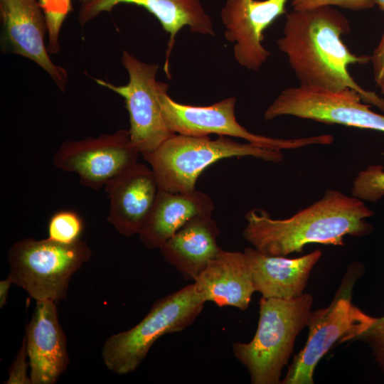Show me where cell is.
Here are the masks:
<instances>
[{"instance_id":"e0dca14e","label":"cell","mask_w":384,"mask_h":384,"mask_svg":"<svg viewBox=\"0 0 384 384\" xmlns=\"http://www.w3.org/2000/svg\"><path fill=\"white\" fill-rule=\"evenodd\" d=\"M196 290L205 302L217 306L249 307L255 292L246 254L221 250L193 280Z\"/></svg>"},{"instance_id":"7402d4cb","label":"cell","mask_w":384,"mask_h":384,"mask_svg":"<svg viewBox=\"0 0 384 384\" xmlns=\"http://www.w3.org/2000/svg\"><path fill=\"white\" fill-rule=\"evenodd\" d=\"M46 18L48 28L47 48L50 55L60 49L61 28L68 15L73 11L71 0H38Z\"/></svg>"},{"instance_id":"cb8c5ba5","label":"cell","mask_w":384,"mask_h":384,"mask_svg":"<svg viewBox=\"0 0 384 384\" xmlns=\"http://www.w3.org/2000/svg\"><path fill=\"white\" fill-rule=\"evenodd\" d=\"M358 339L369 346L375 362L384 373V316L380 318L376 317L372 326Z\"/></svg>"},{"instance_id":"ba28073f","label":"cell","mask_w":384,"mask_h":384,"mask_svg":"<svg viewBox=\"0 0 384 384\" xmlns=\"http://www.w3.org/2000/svg\"><path fill=\"white\" fill-rule=\"evenodd\" d=\"M169 85L162 82L159 102L167 127L174 134L203 137L211 134L245 139L258 147L282 151L310 145H329L334 138L320 134L296 139H279L252 133L239 124L235 115L236 97H230L208 106L178 103L168 94Z\"/></svg>"},{"instance_id":"484cf974","label":"cell","mask_w":384,"mask_h":384,"mask_svg":"<svg viewBox=\"0 0 384 384\" xmlns=\"http://www.w3.org/2000/svg\"><path fill=\"white\" fill-rule=\"evenodd\" d=\"M28 353L26 349V337L24 336L21 346L17 355L8 371L6 384H32L30 376L27 375L28 363L26 358Z\"/></svg>"},{"instance_id":"277c9868","label":"cell","mask_w":384,"mask_h":384,"mask_svg":"<svg viewBox=\"0 0 384 384\" xmlns=\"http://www.w3.org/2000/svg\"><path fill=\"white\" fill-rule=\"evenodd\" d=\"M154 171L159 189L189 193L196 189L201 173L216 161L233 157L252 156L279 163L282 151L268 150L249 142L241 143L226 136L212 139L174 134L155 150L142 154Z\"/></svg>"},{"instance_id":"9c48e42d","label":"cell","mask_w":384,"mask_h":384,"mask_svg":"<svg viewBox=\"0 0 384 384\" xmlns=\"http://www.w3.org/2000/svg\"><path fill=\"white\" fill-rule=\"evenodd\" d=\"M121 61L129 76L126 85L95 80L124 99L132 143L142 154L151 152L174 134L165 123L159 102L162 83L156 80L159 65L143 62L127 50H123Z\"/></svg>"},{"instance_id":"6da1fadb","label":"cell","mask_w":384,"mask_h":384,"mask_svg":"<svg viewBox=\"0 0 384 384\" xmlns=\"http://www.w3.org/2000/svg\"><path fill=\"white\" fill-rule=\"evenodd\" d=\"M350 32L347 18L331 6L293 11L286 15L283 36L277 41L299 85L338 92L352 89L362 101L384 112V99L360 86L348 66L364 65L370 56L351 53L342 40Z\"/></svg>"},{"instance_id":"603a6c76","label":"cell","mask_w":384,"mask_h":384,"mask_svg":"<svg viewBox=\"0 0 384 384\" xmlns=\"http://www.w3.org/2000/svg\"><path fill=\"white\" fill-rule=\"evenodd\" d=\"M351 196L363 201L376 202L384 196V167L369 165L353 180Z\"/></svg>"},{"instance_id":"2e32d148","label":"cell","mask_w":384,"mask_h":384,"mask_svg":"<svg viewBox=\"0 0 384 384\" xmlns=\"http://www.w3.org/2000/svg\"><path fill=\"white\" fill-rule=\"evenodd\" d=\"M110 201L107 220L121 235L138 234L159 191L151 169L137 161L104 186Z\"/></svg>"},{"instance_id":"52a82bcc","label":"cell","mask_w":384,"mask_h":384,"mask_svg":"<svg viewBox=\"0 0 384 384\" xmlns=\"http://www.w3.org/2000/svg\"><path fill=\"white\" fill-rule=\"evenodd\" d=\"M92 255L82 240L63 244L48 238L22 239L8 252V277L38 301L58 303L66 298L70 280Z\"/></svg>"},{"instance_id":"44dd1931","label":"cell","mask_w":384,"mask_h":384,"mask_svg":"<svg viewBox=\"0 0 384 384\" xmlns=\"http://www.w3.org/2000/svg\"><path fill=\"white\" fill-rule=\"evenodd\" d=\"M84 223L80 215L72 210L55 213L48 224V238L63 244H73L80 240Z\"/></svg>"},{"instance_id":"ffe728a7","label":"cell","mask_w":384,"mask_h":384,"mask_svg":"<svg viewBox=\"0 0 384 384\" xmlns=\"http://www.w3.org/2000/svg\"><path fill=\"white\" fill-rule=\"evenodd\" d=\"M213 210L211 198L202 191L180 193L159 189L139 231V239L149 249L159 248L189 219L211 215Z\"/></svg>"},{"instance_id":"83f0119b","label":"cell","mask_w":384,"mask_h":384,"mask_svg":"<svg viewBox=\"0 0 384 384\" xmlns=\"http://www.w3.org/2000/svg\"><path fill=\"white\" fill-rule=\"evenodd\" d=\"M14 284L10 277H7L0 282V308H3L7 302L9 292L11 286Z\"/></svg>"},{"instance_id":"30bf717a","label":"cell","mask_w":384,"mask_h":384,"mask_svg":"<svg viewBox=\"0 0 384 384\" xmlns=\"http://www.w3.org/2000/svg\"><path fill=\"white\" fill-rule=\"evenodd\" d=\"M354 90L338 92L305 87L284 89L264 113L265 120L292 116L330 124H341L384 132V115L361 102Z\"/></svg>"},{"instance_id":"5bb4252c","label":"cell","mask_w":384,"mask_h":384,"mask_svg":"<svg viewBox=\"0 0 384 384\" xmlns=\"http://www.w3.org/2000/svg\"><path fill=\"white\" fill-rule=\"evenodd\" d=\"M78 21L82 27L101 13L111 12L119 4L139 6L151 14L169 36L164 66L168 78H171L170 56L176 37L184 26H188L194 33L215 36L211 18L201 0H78Z\"/></svg>"},{"instance_id":"8992f818","label":"cell","mask_w":384,"mask_h":384,"mask_svg":"<svg viewBox=\"0 0 384 384\" xmlns=\"http://www.w3.org/2000/svg\"><path fill=\"white\" fill-rule=\"evenodd\" d=\"M205 303L193 283L156 301L139 323L106 339L102 348L105 365L118 375L134 371L160 337L191 326Z\"/></svg>"},{"instance_id":"ac0fdd59","label":"cell","mask_w":384,"mask_h":384,"mask_svg":"<svg viewBox=\"0 0 384 384\" xmlns=\"http://www.w3.org/2000/svg\"><path fill=\"white\" fill-rule=\"evenodd\" d=\"M246 254L255 292L265 298L291 299L304 293L314 265L322 252L316 250L297 258L265 255L254 247Z\"/></svg>"},{"instance_id":"7c38bea8","label":"cell","mask_w":384,"mask_h":384,"mask_svg":"<svg viewBox=\"0 0 384 384\" xmlns=\"http://www.w3.org/2000/svg\"><path fill=\"white\" fill-rule=\"evenodd\" d=\"M0 14L2 50L33 61L65 91L68 73L50 58L45 42L46 18L38 0H0Z\"/></svg>"},{"instance_id":"4fadbf2b","label":"cell","mask_w":384,"mask_h":384,"mask_svg":"<svg viewBox=\"0 0 384 384\" xmlns=\"http://www.w3.org/2000/svg\"><path fill=\"white\" fill-rule=\"evenodd\" d=\"M289 0H227L220 11L225 38L234 43L238 63L250 70H258L270 52L262 45L264 31L286 14Z\"/></svg>"},{"instance_id":"d6986e66","label":"cell","mask_w":384,"mask_h":384,"mask_svg":"<svg viewBox=\"0 0 384 384\" xmlns=\"http://www.w3.org/2000/svg\"><path fill=\"white\" fill-rule=\"evenodd\" d=\"M219 229L211 215L189 219L159 249L164 260L187 280H194L222 249Z\"/></svg>"},{"instance_id":"f1b7e54d","label":"cell","mask_w":384,"mask_h":384,"mask_svg":"<svg viewBox=\"0 0 384 384\" xmlns=\"http://www.w3.org/2000/svg\"><path fill=\"white\" fill-rule=\"evenodd\" d=\"M375 5H378L379 8L384 11V0H373Z\"/></svg>"},{"instance_id":"8fae6325","label":"cell","mask_w":384,"mask_h":384,"mask_svg":"<svg viewBox=\"0 0 384 384\" xmlns=\"http://www.w3.org/2000/svg\"><path fill=\"white\" fill-rule=\"evenodd\" d=\"M139 152L129 129L80 140H66L55 152L54 166L75 173L85 187L99 190L114 176L136 163Z\"/></svg>"},{"instance_id":"5b68a950","label":"cell","mask_w":384,"mask_h":384,"mask_svg":"<svg viewBox=\"0 0 384 384\" xmlns=\"http://www.w3.org/2000/svg\"><path fill=\"white\" fill-rule=\"evenodd\" d=\"M365 267L351 263L330 304L311 311L307 326L308 338L304 348L294 357L283 384H314V372L320 360L334 346L358 338L376 319L352 302L354 286Z\"/></svg>"},{"instance_id":"3957f363","label":"cell","mask_w":384,"mask_h":384,"mask_svg":"<svg viewBox=\"0 0 384 384\" xmlns=\"http://www.w3.org/2000/svg\"><path fill=\"white\" fill-rule=\"evenodd\" d=\"M314 297L303 293L291 299H260L259 321L253 338L235 342L233 352L247 370L252 384L282 383L296 338L307 326Z\"/></svg>"},{"instance_id":"9a60e30c","label":"cell","mask_w":384,"mask_h":384,"mask_svg":"<svg viewBox=\"0 0 384 384\" xmlns=\"http://www.w3.org/2000/svg\"><path fill=\"white\" fill-rule=\"evenodd\" d=\"M25 337L32 384L55 383L69 364L66 336L56 303L36 302Z\"/></svg>"},{"instance_id":"d4e9b609","label":"cell","mask_w":384,"mask_h":384,"mask_svg":"<svg viewBox=\"0 0 384 384\" xmlns=\"http://www.w3.org/2000/svg\"><path fill=\"white\" fill-rule=\"evenodd\" d=\"M291 4L294 11L331 6L358 11L370 9L375 5L373 0H292Z\"/></svg>"},{"instance_id":"7a4b0ae2","label":"cell","mask_w":384,"mask_h":384,"mask_svg":"<svg viewBox=\"0 0 384 384\" xmlns=\"http://www.w3.org/2000/svg\"><path fill=\"white\" fill-rule=\"evenodd\" d=\"M374 213L364 202L329 189L319 201L284 219H274L265 210L245 214L244 239L259 252L286 257L302 252L309 244L343 245L346 235L361 237L374 229L366 219Z\"/></svg>"},{"instance_id":"4316f807","label":"cell","mask_w":384,"mask_h":384,"mask_svg":"<svg viewBox=\"0 0 384 384\" xmlns=\"http://www.w3.org/2000/svg\"><path fill=\"white\" fill-rule=\"evenodd\" d=\"M373 63L374 80L381 92L384 94V32L381 39L370 56Z\"/></svg>"}]
</instances>
